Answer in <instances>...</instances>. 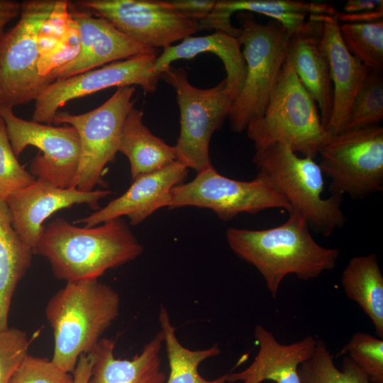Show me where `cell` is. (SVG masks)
<instances>
[{
	"instance_id": "obj_18",
	"label": "cell",
	"mask_w": 383,
	"mask_h": 383,
	"mask_svg": "<svg viewBox=\"0 0 383 383\" xmlns=\"http://www.w3.org/2000/svg\"><path fill=\"white\" fill-rule=\"evenodd\" d=\"M324 16L309 14L304 27L289 36L287 57L302 84L315 100L327 129L333 109V84L328 59L321 49Z\"/></svg>"
},
{
	"instance_id": "obj_25",
	"label": "cell",
	"mask_w": 383,
	"mask_h": 383,
	"mask_svg": "<svg viewBox=\"0 0 383 383\" xmlns=\"http://www.w3.org/2000/svg\"><path fill=\"white\" fill-rule=\"evenodd\" d=\"M340 282L345 295L370 318L376 334L383 339V275L377 255L351 258Z\"/></svg>"
},
{
	"instance_id": "obj_27",
	"label": "cell",
	"mask_w": 383,
	"mask_h": 383,
	"mask_svg": "<svg viewBox=\"0 0 383 383\" xmlns=\"http://www.w3.org/2000/svg\"><path fill=\"white\" fill-rule=\"evenodd\" d=\"M158 321L164 335V345L170 374L165 383H229L227 373L214 379H206L199 372V367L204 360L218 356L221 349L218 344L201 350H191L178 340L167 309L161 306Z\"/></svg>"
},
{
	"instance_id": "obj_26",
	"label": "cell",
	"mask_w": 383,
	"mask_h": 383,
	"mask_svg": "<svg viewBox=\"0 0 383 383\" xmlns=\"http://www.w3.org/2000/svg\"><path fill=\"white\" fill-rule=\"evenodd\" d=\"M237 11L257 13L270 17L281 12L333 16L336 9L331 4L300 0H219L205 18L197 22L198 30L221 31L238 38L240 28L231 22V15Z\"/></svg>"
},
{
	"instance_id": "obj_39",
	"label": "cell",
	"mask_w": 383,
	"mask_h": 383,
	"mask_svg": "<svg viewBox=\"0 0 383 383\" xmlns=\"http://www.w3.org/2000/svg\"><path fill=\"white\" fill-rule=\"evenodd\" d=\"M382 4V0H348L343 9L344 13H357L375 9Z\"/></svg>"
},
{
	"instance_id": "obj_6",
	"label": "cell",
	"mask_w": 383,
	"mask_h": 383,
	"mask_svg": "<svg viewBox=\"0 0 383 383\" xmlns=\"http://www.w3.org/2000/svg\"><path fill=\"white\" fill-rule=\"evenodd\" d=\"M238 18L241 26L238 38L243 45L246 77L228 118L231 129L240 133L265 113L287 57L289 35L275 20L262 24L247 12L240 13Z\"/></svg>"
},
{
	"instance_id": "obj_8",
	"label": "cell",
	"mask_w": 383,
	"mask_h": 383,
	"mask_svg": "<svg viewBox=\"0 0 383 383\" xmlns=\"http://www.w3.org/2000/svg\"><path fill=\"white\" fill-rule=\"evenodd\" d=\"M135 87L117 88L114 94L97 108L81 114L58 111L52 123L74 127L80 142L78 170L71 188L93 191L102 182L105 167L116 159L125 119L134 107Z\"/></svg>"
},
{
	"instance_id": "obj_24",
	"label": "cell",
	"mask_w": 383,
	"mask_h": 383,
	"mask_svg": "<svg viewBox=\"0 0 383 383\" xmlns=\"http://www.w3.org/2000/svg\"><path fill=\"white\" fill-rule=\"evenodd\" d=\"M33 255L15 230L6 201L0 198V331L9 328L13 293Z\"/></svg>"
},
{
	"instance_id": "obj_22",
	"label": "cell",
	"mask_w": 383,
	"mask_h": 383,
	"mask_svg": "<svg viewBox=\"0 0 383 383\" xmlns=\"http://www.w3.org/2000/svg\"><path fill=\"white\" fill-rule=\"evenodd\" d=\"M240 48L238 38L221 31L204 36H190L177 45L165 48L157 55L152 71L155 74H161L174 61L189 60L204 52H211L223 64L226 87L235 101L241 91L246 77V65Z\"/></svg>"
},
{
	"instance_id": "obj_17",
	"label": "cell",
	"mask_w": 383,
	"mask_h": 383,
	"mask_svg": "<svg viewBox=\"0 0 383 383\" xmlns=\"http://www.w3.org/2000/svg\"><path fill=\"white\" fill-rule=\"evenodd\" d=\"M188 172L185 165L176 160L160 170L140 175L122 195L73 223L92 227L126 216L131 225H138L157 210L167 207L170 192L183 183Z\"/></svg>"
},
{
	"instance_id": "obj_9",
	"label": "cell",
	"mask_w": 383,
	"mask_h": 383,
	"mask_svg": "<svg viewBox=\"0 0 383 383\" xmlns=\"http://www.w3.org/2000/svg\"><path fill=\"white\" fill-rule=\"evenodd\" d=\"M57 0L21 2L20 18L0 39V106L27 104L48 86L40 77L38 35Z\"/></svg>"
},
{
	"instance_id": "obj_23",
	"label": "cell",
	"mask_w": 383,
	"mask_h": 383,
	"mask_svg": "<svg viewBox=\"0 0 383 383\" xmlns=\"http://www.w3.org/2000/svg\"><path fill=\"white\" fill-rule=\"evenodd\" d=\"M143 118L142 110L132 108L120 137L118 152L129 160L132 180L177 160L174 147L155 135L143 123Z\"/></svg>"
},
{
	"instance_id": "obj_14",
	"label": "cell",
	"mask_w": 383,
	"mask_h": 383,
	"mask_svg": "<svg viewBox=\"0 0 383 383\" xmlns=\"http://www.w3.org/2000/svg\"><path fill=\"white\" fill-rule=\"evenodd\" d=\"M157 55H140L54 81L35 99L33 121L51 124L67 102L111 87L139 86L145 93L155 92L161 79L152 71Z\"/></svg>"
},
{
	"instance_id": "obj_19",
	"label": "cell",
	"mask_w": 383,
	"mask_h": 383,
	"mask_svg": "<svg viewBox=\"0 0 383 383\" xmlns=\"http://www.w3.org/2000/svg\"><path fill=\"white\" fill-rule=\"evenodd\" d=\"M257 354L251 364L242 371L227 373L229 383H301L298 368L313 355L316 339L311 335L290 344L279 342L262 325L254 328Z\"/></svg>"
},
{
	"instance_id": "obj_33",
	"label": "cell",
	"mask_w": 383,
	"mask_h": 383,
	"mask_svg": "<svg viewBox=\"0 0 383 383\" xmlns=\"http://www.w3.org/2000/svg\"><path fill=\"white\" fill-rule=\"evenodd\" d=\"M32 340L26 332L16 328L0 331V383L10 380L28 354Z\"/></svg>"
},
{
	"instance_id": "obj_38",
	"label": "cell",
	"mask_w": 383,
	"mask_h": 383,
	"mask_svg": "<svg viewBox=\"0 0 383 383\" xmlns=\"http://www.w3.org/2000/svg\"><path fill=\"white\" fill-rule=\"evenodd\" d=\"M92 366L93 358L91 353L81 355L72 372V383H89Z\"/></svg>"
},
{
	"instance_id": "obj_12",
	"label": "cell",
	"mask_w": 383,
	"mask_h": 383,
	"mask_svg": "<svg viewBox=\"0 0 383 383\" xmlns=\"http://www.w3.org/2000/svg\"><path fill=\"white\" fill-rule=\"evenodd\" d=\"M0 116L17 157L28 146L39 149L40 152L31 160L30 174L57 187H71L80 157L76 129L70 125L54 126L24 120L8 106H0Z\"/></svg>"
},
{
	"instance_id": "obj_36",
	"label": "cell",
	"mask_w": 383,
	"mask_h": 383,
	"mask_svg": "<svg viewBox=\"0 0 383 383\" xmlns=\"http://www.w3.org/2000/svg\"><path fill=\"white\" fill-rule=\"evenodd\" d=\"M338 22L372 23L383 21V4L373 10L357 13H338L335 15Z\"/></svg>"
},
{
	"instance_id": "obj_29",
	"label": "cell",
	"mask_w": 383,
	"mask_h": 383,
	"mask_svg": "<svg viewBox=\"0 0 383 383\" xmlns=\"http://www.w3.org/2000/svg\"><path fill=\"white\" fill-rule=\"evenodd\" d=\"M342 40L349 52L370 70H383V21L343 23Z\"/></svg>"
},
{
	"instance_id": "obj_3",
	"label": "cell",
	"mask_w": 383,
	"mask_h": 383,
	"mask_svg": "<svg viewBox=\"0 0 383 383\" xmlns=\"http://www.w3.org/2000/svg\"><path fill=\"white\" fill-rule=\"evenodd\" d=\"M48 301L45 316L54 339L52 362L72 374L81 355L90 353L119 315L121 299L98 279L66 282Z\"/></svg>"
},
{
	"instance_id": "obj_10",
	"label": "cell",
	"mask_w": 383,
	"mask_h": 383,
	"mask_svg": "<svg viewBox=\"0 0 383 383\" xmlns=\"http://www.w3.org/2000/svg\"><path fill=\"white\" fill-rule=\"evenodd\" d=\"M319 155L331 195L364 199L383 189V127L333 135Z\"/></svg>"
},
{
	"instance_id": "obj_2",
	"label": "cell",
	"mask_w": 383,
	"mask_h": 383,
	"mask_svg": "<svg viewBox=\"0 0 383 383\" xmlns=\"http://www.w3.org/2000/svg\"><path fill=\"white\" fill-rule=\"evenodd\" d=\"M143 250L121 218L92 227L57 218L45 226L33 254L47 259L57 279L69 282L98 279L108 270L134 260Z\"/></svg>"
},
{
	"instance_id": "obj_20",
	"label": "cell",
	"mask_w": 383,
	"mask_h": 383,
	"mask_svg": "<svg viewBox=\"0 0 383 383\" xmlns=\"http://www.w3.org/2000/svg\"><path fill=\"white\" fill-rule=\"evenodd\" d=\"M339 26L335 16H324L321 47L328 61L333 84V109L327 126L332 135L345 130L353 101L370 71L349 52Z\"/></svg>"
},
{
	"instance_id": "obj_34",
	"label": "cell",
	"mask_w": 383,
	"mask_h": 383,
	"mask_svg": "<svg viewBox=\"0 0 383 383\" xmlns=\"http://www.w3.org/2000/svg\"><path fill=\"white\" fill-rule=\"evenodd\" d=\"M72 374L66 372L51 360L30 355L24 358L9 383H72Z\"/></svg>"
},
{
	"instance_id": "obj_37",
	"label": "cell",
	"mask_w": 383,
	"mask_h": 383,
	"mask_svg": "<svg viewBox=\"0 0 383 383\" xmlns=\"http://www.w3.org/2000/svg\"><path fill=\"white\" fill-rule=\"evenodd\" d=\"M21 2L14 0H0V39L6 26L20 15Z\"/></svg>"
},
{
	"instance_id": "obj_21",
	"label": "cell",
	"mask_w": 383,
	"mask_h": 383,
	"mask_svg": "<svg viewBox=\"0 0 383 383\" xmlns=\"http://www.w3.org/2000/svg\"><path fill=\"white\" fill-rule=\"evenodd\" d=\"M116 342L113 338H101L90 353L93 366L89 383H165L167 374L161 370V331L131 360L115 357Z\"/></svg>"
},
{
	"instance_id": "obj_11",
	"label": "cell",
	"mask_w": 383,
	"mask_h": 383,
	"mask_svg": "<svg viewBox=\"0 0 383 383\" xmlns=\"http://www.w3.org/2000/svg\"><path fill=\"white\" fill-rule=\"evenodd\" d=\"M194 206L212 210L223 221L242 213L255 214L270 209L291 210L289 202L260 176L250 181L225 177L212 166L170 192L167 208Z\"/></svg>"
},
{
	"instance_id": "obj_35",
	"label": "cell",
	"mask_w": 383,
	"mask_h": 383,
	"mask_svg": "<svg viewBox=\"0 0 383 383\" xmlns=\"http://www.w3.org/2000/svg\"><path fill=\"white\" fill-rule=\"evenodd\" d=\"M174 11L196 22L208 16L214 8L213 0H172L165 1Z\"/></svg>"
},
{
	"instance_id": "obj_13",
	"label": "cell",
	"mask_w": 383,
	"mask_h": 383,
	"mask_svg": "<svg viewBox=\"0 0 383 383\" xmlns=\"http://www.w3.org/2000/svg\"><path fill=\"white\" fill-rule=\"evenodd\" d=\"M78 9L109 22L133 41L152 49L167 48L198 31L197 22L160 0H78Z\"/></svg>"
},
{
	"instance_id": "obj_15",
	"label": "cell",
	"mask_w": 383,
	"mask_h": 383,
	"mask_svg": "<svg viewBox=\"0 0 383 383\" xmlns=\"http://www.w3.org/2000/svg\"><path fill=\"white\" fill-rule=\"evenodd\" d=\"M110 190L81 191L77 188H61L41 179L6 199L13 226L24 243L33 249L40 240L44 222L55 212L75 204H87L96 211L99 202L111 194Z\"/></svg>"
},
{
	"instance_id": "obj_1",
	"label": "cell",
	"mask_w": 383,
	"mask_h": 383,
	"mask_svg": "<svg viewBox=\"0 0 383 383\" xmlns=\"http://www.w3.org/2000/svg\"><path fill=\"white\" fill-rule=\"evenodd\" d=\"M282 224L262 230L229 228L226 235L231 250L254 266L276 299L282 280L289 274L308 281L336 266L340 250L319 245L306 220L290 210Z\"/></svg>"
},
{
	"instance_id": "obj_32",
	"label": "cell",
	"mask_w": 383,
	"mask_h": 383,
	"mask_svg": "<svg viewBox=\"0 0 383 383\" xmlns=\"http://www.w3.org/2000/svg\"><path fill=\"white\" fill-rule=\"evenodd\" d=\"M36 178L21 165L11 148L5 123L0 116V198L5 200L27 187Z\"/></svg>"
},
{
	"instance_id": "obj_4",
	"label": "cell",
	"mask_w": 383,
	"mask_h": 383,
	"mask_svg": "<svg viewBox=\"0 0 383 383\" xmlns=\"http://www.w3.org/2000/svg\"><path fill=\"white\" fill-rule=\"evenodd\" d=\"M255 150L279 143L314 159L332 134L323 126L317 104L286 57L263 116L246 128Z\"/></svg>"
},
{
	"instance_id": "obj_16",
	"label": "cell",
	"mask_w": 383,
	"mask_h": 383,
	"mask_svg": "<svg viewBox=\"0 0 383 383\" xmlns=\"http://www.w3.org/2000/svg\"><path fill=\"white\" fill-rule=\"evenodd\" d=\"M69 11L77 30L79 50L72 61L53 73V82L116 61L159 52L133 41L106 20L77 8L70 1Z\"/></svg>"
},
{
	"instance_id": "obj_31",
	"label": "cell",
	"mask_w": 383,
	"mask_h": 383,
	"mask_svg": "<svg viewBox=\"0 0 383 383\" xmlns=\"http://www.w3.org/2000/svg\"><path fill=\"white\" fill-rule=\"evenodd\" d=\"M345 354L367 374L372 383H383V339L357 332L338 355Z\"/></svg>"
},
{
	"instance_id": "obj_7",
	"label": "cell",
	"mask_w": 383,
	"mask_h": 383,
	"mask_svg": "<svg viewBox=\"0 0 383 383\" xmlns=\"http://www.w3.org/2000/svg\"><path fill=\"white\" fill-rule=\"evenodd\" d=\"M175 91L180 132L174 145L177 160L199 172L211 166L210 140L228 118L234 101L225 78L217 85L201 89L192 85L187 70L170 66L161 73Z\"/></svg>"
},
{
	"instance_id": "obj_30",
	"label": "cell",
	"mask_w": 383,
	"mask_h": 383,
	"mask_svg": "<svg viewBox=\"0 0 383 383\" xmlns=\"http://www.w3.org/2000/svg\"><path fill=\"white\" fill-rule=\"evenodd\" d=\"M382 120L383 73L370 70L353 101L344 131L378 126Z\"/></svg>"
},
{
	"instance_id": "obj_5",
	"label": "cell",
	"mask_w": 383,
	"mask_h": 383,
	"mask_svg": "<svg viewBox=\"0 0 383 383\" xmlns=\"http://www.w3.org/2000/svg\"><path fill=\"white\" fill-rule=\"evenodd\" d=\"M252 162L257 175L283 196L314 232L328 237L345 226L343 196L323 197V174L314 159L299 157L286 145L275 143L255 150Z\"/></svg>"
},
{
	"instance_id": "obj_28",
	"label": "cell",
	"mask_w": 383,
	"mask_h": 383,
	"mask_svg": "<svg viewBox=\"0 0 383 383\" xmlns=\"http://www.w3.org/2000/svg\"><path fill=\"white\" fill-rule=\"evenodd\" d=\"M298 373L301 383H372L348 356L344 357L340 370L321 339H316L312 356L300 365Z\"/></svg>"
}]
</instances>
